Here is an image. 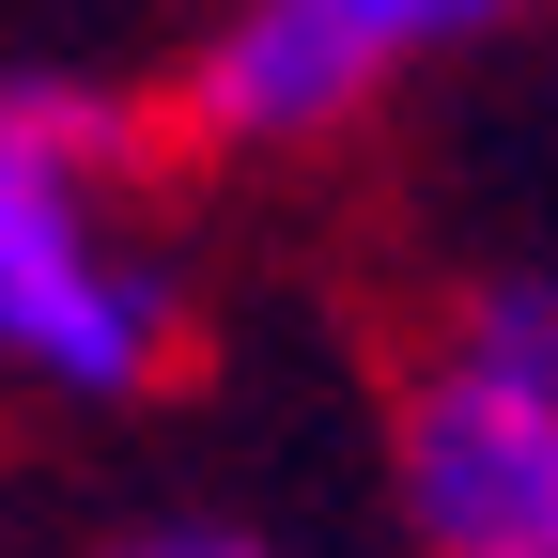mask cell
Segmentation results:
<instances>
[{"label": "cell", "instance_id": "2", "mask_svg": "<svg viewBox=\"0 0 558 558\" xmlns=\"http://www.w3.org/2000/svg\"><path fill=\"white\" fill-rule=\"evenodd\" d=\"M388 543L558 558V279L481 264L388 373Z\"/></svg>", "mask_w": 558, "mask_h": 558}, {"label": "cell", "instance_id": "4", "mask_svg": "<svg viewBox=\"0 0 558 558\" xmlns=\"http://www.w3.org/2000/svg\"><path fill=\"white\" fill-rule=\"evenodd\" d=\"M341 32H357L388 78H418V62H465V47H497L512 16H543V0H326Z\"/></svg>", "mask_w": 558, "mask_h": 558}, {"label": "cell", "instance_id": "5", "mask_svg": "<svg viewBox=\"0 0 558 558\" xmlns=\"http://www.w3.org/2000/svg\"><path fill=\"white\" fill-rule=\"evenodd\" d=\"M94 558H295L264 512H202V497H171V512H124Z\"/></svg>", "mask_w": 558, "mask_h": 558}, {"label": "cell", "instance_id": "1", "mask_svg": "<svg viewBox=\"0 0 558 558\" xmlns=\"http://www.w3.org/2000/svg\"><path fill=\"white\" fill-rule=\"evenodd\" d=\"M202 295L94 78H0V403L124 418L186 373Z\"/></svg>", "mask_w": 558, "mask_h": 558}, {"label": "cell", "instance_id": "3", "mask_svg": "<svg viewBox=\"0 0 558 558\" xmlns=\"http://www.w3.org/2000/svg\"><path fill=\"white\" fill-rule=\"evenodd\" d=\"M373 109H388V62L341 32L326 0H233V16L186 47V78H171V124L202 156H248V171L326 156V140H357Z\"/></svg>", "mask_w": 558, "mask_h": 558}]
</instances>
